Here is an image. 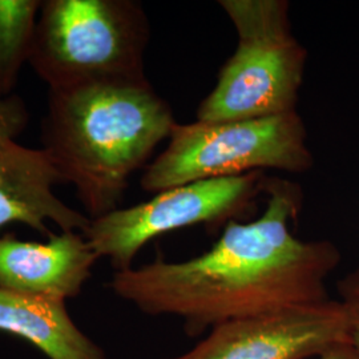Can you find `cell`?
I'll list each match as a JSON object with an SVG mask.
<instances>
[{
    "mask_svg": "<svg viewBox=\"0 0 359 359\" xmlns=\"http://www.w3.org/2000/svg\"><path fill=\"white\" fill-rule=\"evenodd\" d=\"M265 193L264 213L250 222L229 221L205 253L116 271L111 289L145 314L182 320L192 337L225 322L330 299L326 281L341 262L339 249L329 240L295 237L298 185L268 179Z\"/></svg>",
    "mask_w": 359,
    "mask_h": 359,
    "instance_id": "cell-1",
    "label": "cell"
},
{
    "mask_svg": "<svg viewBox=\"0 0 359 359\" xmlns=\"http://www.w3.org/2000/svg\"><path fill=\"white\" fill-rule=\"evenodd\" d=\"M175 124L148 79L50 90L41 149L93 219L120 208L129 179Z\"/></svg>",
    "mask_w": 359,
    "mask_h": 359,
    "instance_id": "cell-2",
    "label": "cell"
},
{
    "mask_svg": "<svg viewBox=\"0 0 359 359\" xmlns=\"http://www.w3.org/2000/svg\"><path fill=\"white\" fill-rule=\"evenodd\" d=\"M149 22L133 0H44L28 65L50 90L140 81Z\"/></svg>",
    "mask_w": 359,
    "mask_h": 359,
    "instance_id": "cell-3",
    "label": "cell"
},
{
    "mask_svg": "<svg viewBox=\"0 0 359 359\" xmlns=\"http://www.w3.org/2000/svg\"><path fill=\"white\" fill-rule=\"evenodd\" d=\"M238 43L197 121L224 123L297 111L308 52L295 39L286 0H221Z\"/></svg>",
    "mask_w": 359,
    "mask_h": 359,
    "instance_id": "cell-4",
    "label": "cell"
},
{
    "mask_svg": "<svg viewBox=\"0 0 359 359\" xmlns=\"http://www.w3.org/2000/svg\"><path fill=\"white\" fill-rule=\"evenodd\" d=\"M168 140L142 173L145 192L264 169L304 173L314 164L308 132L297 111L238 121L176 123Z\"/></svg>",
    "mask_w": 359,
    "mask_h": 359,
    "instance_id": "cell-5",
    "label": "cell"
},
{
    "mask_svg": "<svg viewBox=\"0 0 359 359\" xmlns=\"http://www.w3.org/2000/svg\"><path fill=\"white\" fill-rule=\"evenodd\" d=\"M264 172L203 180L156 193L137 205L118 208L90 219L83 236L116 271L132 268L135 257L156 237L198 224H221L244 213L265 193Z\"/></svg>",
    "mask_w": 359,
    "mask_h": 359,
    "instance_id": "cell-6",
    "label": "cell"
},
{
    "mask_svg": "<svg viewBox=\"0 0 359 359\" xmlns=\"http://www.w3.org/2000/svg\"><path fill=\"white\" fill-rule=\"evenodd\" d=\"M350 344L338 299L221 323L187 353L167 359H317Z\"/></svg>",
    "mask_w": 359,
    "mask_h": 359,
    "instance_id": "cell-7",
    "label": "cell"
},
{
    "mask_svg": "<svg viewBox=\"0 0 359 359\" xmlns=\"http://www.w3.org/2000/svg\"><path fill=\"white\" fill-rule=\"evenodd\" d=\"M100 257L83 233L62 231L47 243L0 237V287L63 299L80 294Z\"/></svg>",
    "mask_w": 359,
    "mask_h": 359,
    "instance_id": "cell-8",
    "label": "cell"
},
{
    "mask_svg": "<svg viewBox=\"0 0 359 359\" xmlns=\"http://www.w3.org/2000/svg\"><path fill=\"white\" fill-rule=\"evenodd\" d=\"M57 184L65 182L41 148L8 144L0 151V229L20 222L50 237L52 221L63 231H86L90 218L53 193Z\"/></svg>",
    "mask_w": 359,
    "mask_h": 359,
    "instance_id": "cell-9",
    "label": "cell"
},
{
    "mask_svg": "<svg viewBox=\"0 0 359 359\" xmlns=\"http://www.w3.org/2000/svg\"><path fill=\"white\" fill-rule=\"evenodd\" d=\"M0 332L26 339L50 359H107L71 320L63 299L0 287Z\"/></svg>",
    "mask_w": 359,
    "mask_h": 359,
    "instance_id": "cell-10",
    "label": "cell"
},
{
    "mask_svg": "<svg viewBox=\"0 0 359 359\" xmlns=\"http://www.w3.org/2000/svg\"><path fill=\"white\" fill-rule=\"evenodd\" d=\"M41 4L40 0H0V97L13 95L28 63Z\"/></svg>",
    "mask_w": 359,
    "mask_h": 359,
    "instance_id": "cell-11",
    "label": "cell"
},
{
    "mask_svg": "<svg viewBox=\"0 0 359 359\" xmlns=\"http://www.w3.org/2000/svg\"><path fill=\"white\" fill-rule=\"evenodd\" d=\"M338 301L345 311L350 345L359 355V264L338 283Z\"/></svg>",
    "mask_w": 359,
    "mask_h": 359,
    "instance_id": "cell-12",
    "label": "cell"
},
{
    "mask_svg": "<svg viewBox=\"0 0 359 359\" xmlns=\"http://www.w3.org/2000/svg\"><path fill=\"white\" fill-rule=\"evenodd\" d=\"M29 120V114L22 97L11 95L0 97V151L16 142L23 133Z\"/></svg>",
    "mask_w": 359,
    "mask_h": 359,
    "instance_id": "cell-13",
    "label": "cell"
},
{
    "mask_svg": "<svg viewBox=\"0 0 359 359\" xmlns=\"http://www.w3.org/2000/svg\"><path fill=\"white\" fill-rule=\"evenodd\" d=\"M317 359H359L358 353L350 344H344L339 346L334 347L326 354H323Z\"/></svg>",
    "mask_w": 359,
    "mask_h": 359,
    "instance_id": "cell-14",
    "label": "cell"
}]
</instances>
